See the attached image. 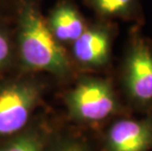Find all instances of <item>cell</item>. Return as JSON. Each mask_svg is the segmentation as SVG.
<instances>
[{"label":"cell","instance_id":"obj_7","mask_svg":"<svg viewBox=\"0 0 152 151\" xmlns=\"http://www.w3.org/2000/svg\"><path fill=\"white\" fill-rule=\"evenodd\" d=\"M86 28L79 12L69 4L61 5L51 16L50 31L56 40L74 42Z\"/></svg>","mask_w":152,"mask_h":151},{"label":"cell","instance_id":"obj_5","mask_svg":"<svg viewBox=\"0 0 152 151\" xmlns=\"http://www.w3.org/2000/svg\"><path fill=\"white\" fill-rule=\"evenodd\" d=\"M105 144L107 151H148L152 147V118L117 121L107 131Z\"/></svg>","mask_w":152,"mask_h":151},{"label":"cell","instance_id":"obj_2","mask_svg":"<svg viewBox=\"0 0 152 151\" xmlns=\"http://www.w3.org/2000/svg\"><path fill=\"white\" fill-rule=\"evenodd\" d=\"M67 104L71 116L87 124L106 120L117 111L118 103L110 82L86 78L69 93Z\"/></svg>","mask_w":152,"mask_h":151},{"label":"cell","instance_id":"obj_8","mask_svg":"<svg viewBox=\"0 0 152 151\" xmlns=\"http://www.w3.org/2000/svg\"><path fill=\"white\" fill-rule=\"evenodd\" d=\"M99 14L125 19L142 18L140 0H88Z\"/></svg>","mask_w":152,"mask_h":151},{"label":"cell","instance_id":"obj_1","mask_svg":"<svg viewBox=\"0 0 152 151\" xmlns=\"http://www.w3.org/2000/svg\"><path fill=\"white\" fill-rule=\"evenodd\" d=\"M21 56L27 66L56 74H65L69 60L38 13L31 7L22 15L20 31Z\"/></svg>","mask_w":152,"mask_h":151},{"label":"cell","instance_id":"obj_11","mask_svg":"<svg viewBox=\"0 0 152 151\" xmlns=\"http://www.w3.org/2000/svg\"><path fill=\"white\" fill-rule=\"evenodd\" d=\"M53 151H88L83 144L76 141H65L58 145Z\"/></svg>","mask_w":152,"mask_h":151},{"label":"cell","instance_id":"obj_10","mask_svg":"<svg viewBox=\"0 0 152 151\" xmlns=\"http://www.w3.org/2000/svg\"><path fill=\"white\" fill-rule=\"evenodd\" d=\"M10 55V46L4 35L0 33V67H2L8 60Z\"/></svg>","mask_w":152,"mask_h":151},{"label":"cell","instance_id":"obj_4","mask_svg":"<svg viewBox=\"0 0 152 151\" xmlns=\"http://www.w3.org/2000/svg\"><path fill=\"white\" fill-rule=\"evenodd\" d=\"M34 85L19 82L0 89V136L20 131L26 126L38 100Z\"/></svg>","mask_w":152,"mask_h":151},{"label":"cell","instance_id":"obj_6","mask_svg":"<svg viewBox=\"0 0 152 151\" xmlns=\"http://www.w3.org/2000/svg\"><path fill=\"white\" fill-rule=\"evenodd\" d=\"M112 30L105 25L86 28L74 41L73 53L76 60L89 68H99L109 61Z\"/></svg>","mask_w":152,"mask_h":151},{"label":"cell","instance_id":"obj_3","mask_svg":"<svg viewBox=\"0 0 152 151\" xmlns=\"http://www.w3.org/2000/svg\"><path fill=\"white\" fill-rule=\"evenodd\" d=\"M124 82L134 102L140 106L152 103V46L137 33L132 38L125 61Z\"/></svg>","mask_w":152,"mask_h":151},{"label":"cell","instance_id":"obj_9","mask_svg":"<svg viewBox=\"0 0 152 151\" xmlns=\"http://www.w3.org/2000/svg\"><path fill=\"white\" fill-rule=\"evenodd\" d=\"M44 139L37 131H30L14 137L0 147V151H43Z\"/></svg>","mask_w":152,"mask_h":151}]
</instances>
